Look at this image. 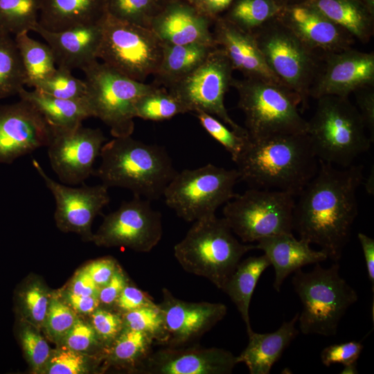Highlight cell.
I'll list each match as a JSON object with an SVG mask.
<instances>
[{"instance_id": "cell-4", "label": "cell", "mask_w": 374, "mask_h": 374, "mask_svg": "<svg viewBox=\"0 0 374 374\" xmlns=\"http://www.w3.org/2000/svg\"><path fill=\"white\" fill-rule=\"evenodd\" d=\"M256 244L240 242L224 217L216 215L193 222L174 247V256L188 273L205 278L222 290L242 256Z\"/></svg>"}, {"instance_id": "cell-21", "label": "cell", "mask_w": 374, "mask_h": 374, "mask_svg": "<svg viewBox=\"0 0 374 374\" xmlns=\"http://www.w3.org/2000/svg\"><path fill=\"white\" fill-rule=\"evenodd\" d=\"M276 17L310 48L324 55L351 48L355 39L307 2L283 7Z\"/></svg>"}, {"instance_id": "cell-7", "label": "cell", "mask_w": 374, "mask_h": 374, "mask_svg": "<svg viewBox=\"0 0 374 374\" xmlns=\"http://www.w3.org/2000/svg\"><path fill=\"white\" fill-rule=\"evenodd\" d=\"M294 273L292 283L302 303L297 320L301 332L336 335L341 318L358 299L356 290L341 276L338 262L328 268L316 263L311 271Z\"/></svg>"}, {"instance_id": "cell-52", "label": "cell", "mask_w": 374, "mask_h": 374, "mask_svg": "<svg viewBox=\"0 0 374 374\" xmlns=\"http://www.w3.org/2000/svg\"><path fill=\"white\" fill-rule=\"evenodd\" d=\"M117 267L118 264L115 259L105 257L90 262L84 269L100 288L108 283Z\"/></svg>"}, {"instance_id": "cell-57", "label": "cell", "mask_w": 374, "mask_h": 374, "mask_svg": "<svg viewBox=\"0 0 374 374\" xmlns=\"http://www.w3.org/2000/svg\"><path fill=\"white\" fill-rule=\"evenodd\" d=\"M364 187L368 194L373 195L374 193V174L373 168L371 170L368 177L366 179L364 182Z\"/></svg>"}, {"instance_id": "cell-53", "label": "cell", "mask_w": 374, "mask_h": 374, "mask_svg": "<svg viewBox=\"0 0 374 374\" xmlns=\"http://www.w3.org/2000/svg\"><path fill=\"white\" fill-rule=\"evenodd\" d=\"M213 21L226 11L233 0H186Z\"/></svg>"}, {"instance_id": "cell-47", "label": "cell", "mask_w": 374, "mask_h": 374, "mask_svg": "<svg viewBox=\"0 0 374 374\" xmlns=\"http://www.w3.org/2000/svg\"><path fill=\"white\" fill-rule=\"evenodd\" d=\"M60 343L66 348L80 353L103 345L91 323L84 322L79 318Z\"/></svg>"}, {"instance_id": "cell-61", "label": "cell", "mask_w": 374, "mask_h": 374, "mask_svg": "<svg viewBox=\"0 0 374 374\" xmlns=\"http://www.w3.org/2000/svg\"><path fill=\"white\" fill-rule=\"evenodd\" d=\"M160 3H161L162 4H164L166 3H168L169 1H174V0H158Z\"/></svg>"}, {"instance_id": "cell-54", "label": "cell", "mask_w": 374, "mask_h": 374, "mask_svg": "<svg viewBox=\"0 0 374 374\" xmlns=\"http://www.w3.org/2000/svg\"><path fill=\"white\" fill-rule=\"evenodd\" d=\"M100 287L84 268L72 279L68 292L79 295L98 296Z\"/></svg>"}, {"instance_id": "cell-46", "label": "cell", "mask_w": 374, "mask_h": 374, "mask_svg": "<svg viewBox=\"0 0 374 374\" xmlns=\"http://www.w3.org/2000/svg\"><path fill=\"white\" fill-rule=\"evenodd\" d=\"M90 323L105 348L124 328L121 313L98 308L91 314Z\"/></svg>"}, {"instance_id": "cell-28", "label": "cell", "mask_w": 374, "mask_h": 374, "mask_svg": "<svg viewBox=\"0 0 374 374\" xmlns=\"http://www.w3.org/2000/svg\"><path fill=\"white\" fill-rule=\"evenodd\" d=\"M20 99L32 104L45 119L52 132L73 130L87 118L93 117L87 100H69L51 96L35 89L23 88Z\"/></svg>"}, {"instance_id": "cell-32", "label": "cell", "mask_w": 374, "mask_h": 374, "mask_svg": "<svg viewBox=\"0 0 374 374\" xmlns=\"http://www.w3.org/2000/svg\"><path fill=\"white\" fill-rule=\"evenodd\" d=\"M26 74V85L34 88L56 70L55 60L48 44L34 39L24 32L15 36Z\"/></svg>"}, {"instance_id": "cell-39", "label": "cell", "mask_w": 374, "mask_h": 374, "mask_svg": "<svg viewBox=\"0 0 374 374\" xmlns=\"http://www.w3.org/2000/svg\"><path fill=\"white\" fill-rule=\"evenodd\" d=\"M163 5L158 0H107L106 12L117 19L150 28Z\"/></svg>"}, {"instance_id": "cell-13", "label": "cell", "mask_w": 374, "mask_h": 374, "mask_svg": "<svg viewBox=\"0 0 374 374\" xmlns=\"http://www.w3.org/2000/svg\"><path fill=\"white\" fill-rule=\"evenodd\" d=\"M233 71L224 51L217 47L197 68L168 89L188 112H204L217 117L235 132L249 136L245 127L229 116L224 106V96L231 86Z\"/></svg>"}, {"instance_id": "cell-1", "label": "cell", "mask_w": 374, "mask_h": 374, "mask_svg": "<svg viewBox=\"0 0 374 374\" xmlns=\"http://www.w3.org/2000/svg\"><path fill=\"white\" fill-rule=\"evenodd\" d=\"M363 181L362 165L337 168L319 159L316 175L295 202L293 230L333 262L339 261L350 240L358 214L357 190Z\"/></svg>"}, {"instance_id": "cell-59", "label": "cell", "mask_w": 374, "mask_h": 374, "mask_svg": "<svg viewBox=\"0 0 374 374\" xmlns=\"http://www.w3.org/2000/svg\"><path fill=\"white\" fill-rule=\"evenodd\" d=\"M307 0H275V1L281 7L298 4L305 2Z\"/></svg>"}, {"instance_id": "cell-29", "label": "cell", "mask_w": 374, "mask_h": 374, "mask_svg": "<svg viewBox=\"0 0 374 374\" xmlns=\"http://www.w3.org/2000/svg\"><path fill=\"white\" fill-rule=\"evenodd\" d=\"M305 2L362 43L368 42L373 35V15L361 0H307Z\"/></svg>"}, {"instance_id": "cell-48", "label": "cell", "mask_w": 374, "mask_h": 374, "mask_svg": "<svg viewBox=\"0 0 374 374\" xmlns=\"http://www.w3.org/2000/svg\"><path fill=\"white\" fill-rule=\"evenodd\" d=\"M362 350V344L355 341L332 344L323 349L320 355L321 361L327 367L335 363L344 366L357 362Z\"/></svg>"}, {"instance_id": "cell-11", "label": "cell", "mask_w": 374, "mask_h": 374, "mask_svg": "<svg viewBox=\"0 0 374 374\" xmlns=\"http://www.w3.org/2000/svg\"><path fill=\"white\" fill-rule=\"evenodd\" d=\"M294 196L282 191L250 188L223 208L224 218L244 243L292 233Z\"/></svg>"}, {"instance_id": "cell-2", "label": "cell", "mask_w": 374, "mask_h": 374, "mask_svg": "<svg viewBox=\"0 0 374 374\" xmlns=\"http://www.w3.org/2000/svg\"><path fill=\"white\" fill-rule=\"evenodd\" d=\"M250 188L299 195L316 175L319 159L307 133L253 140L235 161Z\"/></svg>"}, {"instance_id": "cell-12", "label": "cell", "mask_w": 374, "mask_h": 374, "mask_svg": "<svg viewBox=\"0 0 374 374\" xmlns=\"http://www.w3.org/2000/svg\"><path fill=\"white\" fill-rule=\"evenodd\" d=\"M163 43L149 28L125 22L109 15L103 20L98 59L139 82L157 71Z\"/></svg>"}, {"instance_id": "cell-31", "label": "cell", "mask_w": 374, "mask_h": 374, "mask_svg": "<svg viewBox=\"0 0 374 374\" xmlns=\"http://www.w3.org/2000/svg\"><path fill=\"white\" fill-rule=\"evenodd\" d=\"M270 265L265 254L240 260L222 290L236 306L247 334L253 330L249 318L251 296L261 274Z\"/></svg>"}, {"instance_id": "cell-44", "label": "cell", "mask_w": 374, "mask_h": 374, "mask_svg": "<svg viewBox=\"0 0 374 374\" xmlns=\"http://www.w3.org/2000/svg\"><path fill=\"white\" fill-rule=\"evenodd\" d=\"M78 319L66 303L52 296L43 328L50 339L60 342Z\"/></svg>"}, {"instance_id": "cell-36", "label": "cell", "mask_w": 374, "mask_h": 374, "mask_svg": "<svg viewBox=\"0 0 374 374\" xmlns=\"http://www.w3.org/2000/svg\"><path fill=\"white\" fill-rule=\"evenodd\" d=\"M41 0H0V33L32 31L39 23Z\"/></svg>"}, {"instance_id": "cell-56", "label": "cell", "mask_w": 374, "mask_h": 374, "mask_svg": "<svg viewBox=\"0 0 374 374\" xmlns=\"http://www.w3.org/2000/svg\"><path fill=\"white\" fill-rule=\"evenodd\" d=\"M357 238L361 244L368 279L372 285V291L374 290V240L363 233H358Z\"/></svg>"}, {"instance_id": "cell-19", "label": "cell", "mask_w": 374, "mask_h": 374, "mask_svg": "<svg viewBox=\"0 0 374 374\" xmlns=\"http://www.w3.org/2000/svg\"><path fill=\"white\" fill-rule=\"evenodd\" d=\"M163 315L169 347H180L201 337L226 316L221 303L188 302L175 297L166 287L158 304Z\"/></svg>"}, {"instance_id": "cell-30", "label": "cell", "mask_w": 374, "mask_h": 374, "mask_svg": "<svg viewBox=\"0 0 374 374\" xmlns=\"http://www.w3.org/2000/svg\"><path fill=\"white\" fill-rule=\"evenodd\" d=\"M217 47L202 44L163 43L161 61L153 75L156 82L169 87L197 68Z\"/></svg>"}, {"instance_id": "cell-15", "label": "cell", "mask_w": 374, "mask_h": 374, "mask_svg": "<svg viewBox=\"0 0 374 374\" xmlns=\"http://www.w3.org/2000/svg\"><path fill=\"white\" fill-rule=\"evenodd\" d=\"M106 141L100 128L82 125L68 131L52 132L48 156L60 181L76 185L93 175L94 162Z\"/></svg>"}, {"instance_id": "cell-18", "label": "cell", "mask_w": 374, "mask_h": 374, "mask_svg": "<svg viewBox=\"0 0 374 374\" xmlns=\"http://www.w3.org/2000/svg\"><path fill=\"white\" fill-rule=\"evenodd\" d=\"M52 130L29 102L0 106V163L16 159L48 145Z\"/></svg>"}, {"instance_id": "cell-23", "label": "cell", "mask_w": 374, "mask_h": 374, "mask_svg": "<svg viewBox=\"0 0 374 374\" xmlns=\"http://www.w3.org/2000/svg\"><path fill=\"white\" fill-rule=\"evenodd\" d=\"M104 18V17H103ZM60 31H51L39 23L32 31L38 33L51 48L59 67L83 70L98 60L103 20Z\"/></svg>"}, {"instance_id": "cell-20", "label": "cell", "mask_w": 374, "mask_h": 374, "mask_svg": "<svg viewBox=\"0 0 374 374\" xmlns=\"http://www.w3.org/2000/svg\"><path fill=\"white\" fill-rule=\"evenodd\" d=\"M237 356L216 348L168 347L152 352L134 371L145 374H229Z\"/></svg>"}, {"instance_id": "cell-60", "label": "cell", "mask_w": 374, "mask_h": 374, "mask_svg": "<svg viewBox=\"0 0 374 374\" xmlns=\"http://www.w3.org/2000/svg\"><path fill=\"white\" fill-rule=\"evenodd\" d=\"M371 14H374V0H361Z\"/></svg>"}, {"instance_id": "cell-5", "label": "cell", "mask_w": 374, "mask_h": 374, "mask_svg": "<svg viewBox=\"0 0 374 374\" xmlns=\"http://www.w3.org/2000/svg\"><path fill=\"white\" fill-rule=\"evenodd\" d=\"M238 107L245 116L251 139L307 133L308 121L300 114L299 96L279 81L260 78L233 79Z\"/></svg>"}, {"instance_id": "cell-41", "label": "cell", "mask_w": 374, "mask_h": 374, "mask_svg": "<svg viewBox=\"0 0 374 374\" xmlns=\"http://www.w3.org/2000/svg\"><path fill=\"white\" fill-rule=\"evenodd\" d=\"M124 327L149 335L154 342L167 344L168 335L158 304L121 314Z\"/></svg>"}, {"instance_id": "cell-37", "label": "cell", "mask_w": 374, "mask_h": 374, "mask_svg": "<svg viewBox=\"0 0 374 374\" xmlns=\"http://www.w3.org/2000/svg\"><path fill=\"white\" fill-rule=\"evenodd\" d=\"M188 112L185 105L168 89L158 85L137 100L135 118L152 121L168 120Z\"/></svg>"}, {"instance_id": "cell-9", "label": "cell", "mask_w": 374, "mask_h": 374, "mask_svg": "<svg viewBox=\"0 0 374 374\" xmlns=\"http://www.w3.org/2000/svg\"><path fill=\"white\" fill-rule=\"evenodd\" d=\"M240 180L237 169H226L208 163L177 172L166 186V204L178 217L188 222L213 216L222 205L237 194Z\"/></svg>"}, {"instance_id": "cell-3", "label": "cell", "mask_w": 374, "mask_h": 374, "mask_svg": "<svg viewBox=\"0 0 374 374\" xmlns=\"http://www.w3.org/2000/svg\"><path fill=\"white\" fill-rule=\"evenodd\" d=\"M101 162L93 175L107 188L130 190L150 201L163 197L177 172L164 147L148 144L132 136L114 137L103 145Z\"/></svg>"}, {"instance_id": "cell-55", "label": "cell", "mask_w": 374, "mask_h": 374, "mask_svg": "<svg viewBox=\"0 0 374 374\" xmlns=\"http://www.w3.org/2000/svg\"><path fill=\"white\" fill-rule=\"evenodd\" d=\"M66 303L75 312L81 314H91L96 310L100 302L98 296L79 295L66 292Z\"/></svg>"}, {"instance_id": "cell-43", "label": "cell", "mask_w": 374, "mask_h": 374, "mask_svg": "<svg viewBox=\"0 0 374 374\" xmlns=\"http://www.w3.org/2000/svg\"><path fill=\"white\" fill-rule=\"evenodd\" d=\"M195 113L202 127L230 153L235 162L247 145L249 136H242L230 130L224 123L209 114L202 111Z\"/></svg>"}, {"instance_id": "cell-8", "label": "cell", "mask_w": 374, "mask_h": 374, "mask_svg": "<svg viewBox=\"0 0 374 374\" xmlns=\"http://www.w3.org/2000/svg\"><path fill=\"white\" fill-rule=\"evenodd\" d=\"M252 34L270 71L299 96L301 110L305 109L322 55L310 48L276 17Z\"/></svg>"}, {"instance_id": "cell-17", "label": "cell", "mask_w": 374, "mask_h": 374, "mask_svg": "<svg viewBox=\"0 0 374 374\" xmlns=\"http://www.w3.org/2000/svg\"><path fill=\"white\" fill-rule=\"evenodd\" d=\"M374 54L352 48L321 55L310 97H348L359 89L373 86Z\"/></svg>"}, {"instance_id": "cell-45", "label": "cell", "mask_w": 374, "mask_h": 374, "mask_svg": "<svg viewBox=\"0 0 374 374\" xmlns=\"http://www.w3.org/2000/svg\"><path fill=\"white\" fill-rule=\"evenodd\" d=\"M89 371L88 359L82 353L63 346L51 351L42 373L47 374H82Z\"/></svg>"}, {"instance_id": "cell-35", "label": "cell", "mask_w": 374, "mask_h": 374, "mask_svg": "<svg viewBox=\"0 0 374 374\" xmlns=\"http://www.w3.org/2000/svg\"><path fill=\"white\" fill-rule=\"evenodd\" d=\"M26 78L15 39L0 33V99L18 94Z\"/></svg>"}, {"instance_id": "cell-26", "label": "cell", "mask_w": 374, "mask_h": 374, "mask_svg": "<svg viewBox=\"0 0 374 374\" xmlns=\"http://www.w3.org/2000/svg\"><path fill=\"white\" fill-rule=\"evenodd\" d=\"M299 314L290 321H283L273 332L248 333L247 347L237 356L238 363H244L250 374H269L273 365L281 357L283 351L299 335L296 328Z\"/></svg>"}, {"instance_id": "cell-25", "label": "cell", "mask_w": 374, "mask_h": 374, "mask_svg": "<svg viewBox=\"0 0 374 374\" xmlns=\"http://www.w3.org/2000/svg\"><path fill=\"white\" fill-rule=\"evenodd\" d=\"M256 249L262 250L274 267V287L280 292L285 279L302 267L328 259L322 250L316 251L305 240H297L292 233H280L258 240Z\"/></svg>"}, {"instance_id": "cell-16", "label": "cell", "mask_w": 374, "mask_h": 374, "mask_svg": "<svg viewBox=\"0 0 374 374\" xmlns=\"http://www.w3.org/2000/svg\"><path fill=\"white\" fill-rule=\"evenodd\" d=\"M33 165L55 198L54 216L57 227L92 240L91 224L95 217L109 203V188L103 184L69 187L48 177L35 159Z\"/></svg>"}, {"instance_id": "cell-10", "label": "cell", "mask_w": 374, "mask_h": 374, "mask_svg": "<svg viewBox=\"0 0 374 374\" xmlns=\"http://www.w3.org/2000/svg\"><path fill=\"white\" fill-rule=\"evenodd\" d=\"M82 71L87 87V100L93 117L109 127L113 137L132 136L135 105L156 84L132 79L98 60Z\"/></svg>"}, {"instance_id": "cell-22", "label": "cell", "mask_w": 374, "mask_h": 374, "mask_svg": "<svg viewBox=\"0 0 374 374\" xmlns=\"http://www.w3.org/2000/svg\"><path fill=\"white\" fill-rule=\"evenodd\" d=\"M213 22L186 0H174L163 5L150 29L163 43L202 44L217 47L210 28Z\"/></svg>"}, {"instance_id": "cell-49", "label": "cell", "mask_w": 374, "mask_h": 374, "mask_svg": "<svg viewBox=\"0 0 374 374\" xmlns=\"http://www.w3.org/2000/svg\"><path fill=\"white\" fill-rule=\"evenodd\" d=\"M155 304L157 303L153 301L148 293L128 283L117 299L114 307L117 309L118 312L123 314Z\"/></svg>"}, {"instance_id": "cell-40", "label": "cell", "mask_w": 374, "mask_h": 374, "mask_svg": "<svg viewBox=\"0 0 374 374\" xmlns=\"http://www.w3.org/2000/svg\"><path fill=\"white\" fill-rule=\"evenodd\" d=\"M34 89L63 99L87 100V96L85 81L73 75L71 70L59 66L49 77L38 83Z\"/></svg>"}, {"instance_id": "cell-38", "label": "cell", "mask_w": 374, "mask_h": 374, "mask_svg": "<svg viewBox=\"0 0 374 374\" xmlns=\"http://www.w3.org/2000/svg\"><path fill=\"white\" fill-rule=\"evenodd\" d=\"M51 297L38 281H29L19 286L15 301L21 319L37 328H43Z\"/></svg>"}, {"instance_id": "cell-33", "label": "cell", "mask_w": 374, "mask_h": 374, "mask_svg": "<svg viewBox=\"0 0 374 374\" xmlns=\"http://www.w3.org/2000/svg\"><path fill=\"white\" fill-rule=\"evenodd\" d=\"M153 339L148 334L124 327L118 336L105 349L109 362L136 368L152 353Z\"/></svg>"}, {"instance_id": "cell-42", "label": "cell", "mask_w": 374, "mask_h": 374, "mask_svg": "<svg viewBox=\"0 0 374 374\" xmlns=\"http://www.w3.org/2000/svg\"><path fill=\"white\" fill-rule=\"evenodd\" d=\"M37 328L21 319L17 335L25 357L35 373H42L50 355L51 348Z\"/></svg>"}, {"instance_id": "cell-50", "label": "cell", "mask_w": 374, "mask_h": 374, "mask_svg": "<svg viewBox=\"0 0 374 374\" xmlns=\"http://www.w3.org/2000/svg\"><path fill=\"white\" fill-rule=\"evenodd\" d=\"M354 93L356 96L357 109L365 124L368 135L373 142L374 139V89L368 86L358 89Z\"/></svg>"}, {"instance_id": "cell-24", "label": "cell", "mask_w": 374, "mask_h": 374, "mask_svg": "<svg viewBox=\"0 0 374 374\" xmlns=\"http://www.w3.org/2000/svg\"><path fill=\"white\" fill-rule=\"evenodd\" d=\"M213 23L215 42L228 57L233 70L241 72L244 78L279 81L267 66L252 33L243 30L222 16Z\"/></svg>"}, {"instance_id": "cell-51", "label": "cell", "mask_w": 374, "mask_h": 374, "mask_svg": "<svg viewBox=\"0 0 374 374\" xmlns=\"http://www.w3.org/2000/svg\"><path fill=\"white\" fill-rule=\"evenodd\" d=\"M127 283V276L118 265L108 283L99 290L98 298L100 305L102 304L107 308L114 306L117 299Z\"/></svg>"}, {"instance_id": "cell-27", "label": "cell", "mask_w": 374, "mask_h": 374, "mask_svg": "<svg viewBox=\"0 0 374 374\" xmlns=\"http://www.w3.org/2000/svg\"><path fill=\"white\" fill-rule=\"evenodd\" d=\"M107 0H41L39 24L51 31L99 22Z\"/></svg>"}, {"instance_id": "cell-14", "label": "cell", "mask_w": 374, "mask_h": 374, "mask_svg": "<svg viewBox=\"0 0 374 374\" xmlns=\"http://www.w3.org/2000/svg\"><path fill=\"white\" fill-rule=\"evenodd\" d=\"M163 235L161 214L150 201L134 196L107 215L92 240L99 246L123 247L139 252H149Z\"/></svg>"}, {"instance_id": "cell-34", "label": "cell", "mask_w": 374, "mask_h": 374, "mask_svg": "<svg viewBox=\"0 0 374 374\" xmlns=\"http://www.w3.org/2000/svg\"><path fill=\"white\" fill-rule=\"evenodd\" d=\"M283 7L275 0H233L222 17L249 33L276 17Z\"/></svg>"}, {"instance_id": "cell-6", "label": "cell", "mask_w": 374, "mask_h": 374, "mask_svg": "<svg viewBox=\"0 0 374 374\" xmlns=\"http://www.w3.org/2000/svg\"><path fill=\"white\" fill-rule=\"evenodd\" d=\"M317 100L307 131L316 156L341 168L354 164L373 143L357 107L348 97L324 96Z\"/></svg>"}, {"instance_id": "cell-58", "label": "cell", "mask_w": 374, "mask_h": 374, "mask_svg": "<svg viewBox=\"0 0 374 374\" xmlns=\"http://www.w3.org/2000/svg\"><path fill=\"white\" fill-rule=\"evenodd\" d=\"M341 374H357L358 373L357 369V362L348 364L346 365H344V367Z\"/></svg>"}]
</instances>
